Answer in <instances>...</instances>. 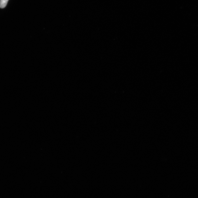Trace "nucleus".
I'll return each mask as SVG.
<instances>
[{"label": "nucleus", "instance_id": "obj_1", "mask_svg": "<svg viewBox=\"0 0 198 198\" xmlns=\"http://www.w3.org/2000/svg\"><path fill=\"white\" fill-rule=\"evenodd\" d=\"M9 0H0V8L3 9L7 5Z\"/></svg>", "mask_w": 198, "mask_h": 198}]
</instances>
